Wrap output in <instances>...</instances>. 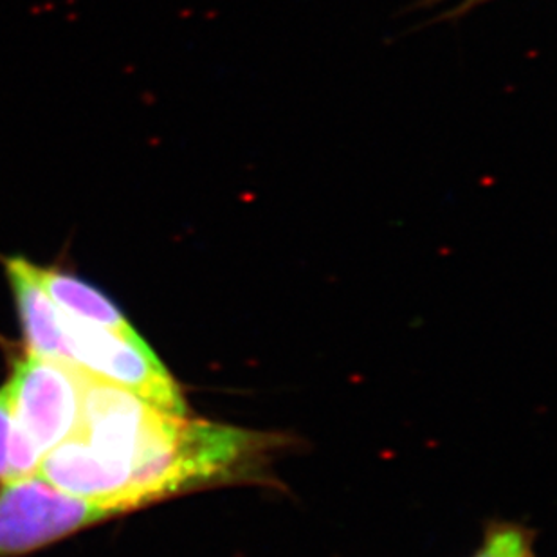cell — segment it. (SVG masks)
<instances>
[{
	"label": "cell",
	"mask_w": 557,
	"mask_h": 557,
	"mask_svg": "<svg viewBox=\"0 0 557 557\" xmlns=\"http://www.w3.org/2000/svg\"><path fill=\"white\" fill-rule=\"evenodd\" d=\"M74 435L116 479L128 512L243 480L273 446L269 435L172 413L84 370Z\"/></svg>",
	"instance_id": "obj_1"
},
{
	"label": "cell",
	"mask_w": 557,
	"mask_h": 557,
	"mask_svg": "<svg viewBox=\"0 0 557 557\" xmlns=\"http://www.w3.org/2000/svg\"><path fill=\"white\" fill-rule=\"evenodd\" d=\"M60 326L69 358L78 369L128 389L158 408L181 416L188 413L180 384L139 334L122 336L73 318L62 309Z\"/></svg>",
	"instance_id": "obj_2"
},
{
	"label": "cell",
	"mask_w": 557,
	"mask_h": 557,
	"mask_svg": "<svg viewBox=\"0 0 557 557\" xmlns=\"http://www.w3.org/2000/svg\"><path fill=\"white\" fill-rule=\"evenodd\" d=\"M122 516L111 505L76 498L42 476L2 482L0 557H22Z\"/></svg>",
	"instance_id": "obj_3"
},
{
	"label": "cell",
	"mask_w": 557,
	"mask_h": 557,
	"mask_svg": "<svg viewBox=\"0 0 557 557\" xmlns=\"http://www.w3.org/2000/svg\"><path fill=\"white\" fill-rule=\"evenodd\" d=\"M4 386L11 422L42 455L73 435L82 408V369L26 352L13 361Z\"/></svg>",
	"instance_id": "obj_4"
},
{
	"label": "cell",
	"mask_w": 557,
	"mask_h": 557,
	"mask_svg": "<svg viewBox=\"0 0 557 557\" xmlns=\"http://www.w3.org/2000/svg\"><path fill=\"white\" fill-rule=\"evenodd\" d=\"M4 265L21 315L26 352L54 363L74 364L65 348L60 309L40 284L37 265L22 257L5 258Z\"/></svg>",
	"instance_id": "obj_5"
},
{
	"label": "cell",
	"mask_w": 557,
	"mask_h": 557,
	"mask_svg": "<svg viewBox=\"0 0 557 557\" xmlns=\"http://www.w3.org/2000/svg\"><path fill=\"white\" fill-rule=\"evenodd\" d=\"M37 276L54 306L63 312L92 325L103 326L107 331L117 332L122 336H137L136 329L126 320L122 310L114 306L109 296L96 289L95 285L87 284L62 269L37 265Z\"/></svg>",
	"instance_id": "obj_6"
},
{
	"label": "cell",
	"mask_w": 557,
	"mask_h": 557,
	"mask_svg": "<svg viewBox=\"0 0 557 557\" xmlns=\"http://www.w3.org/2000/svg\"><path fill=\"white\" fill-rule=\"evenodd\" d=\"M473 557H532L531 534L516 525H498L487 532L484 545Z\"/></svg>",
	"instance_id": "obj_7"
},
{
	"label": "cell",
	"mask_w": 557,
	"mask_h": 557,
	"mask_svg": "<svg viewBox=\"0 0 557 557\" xmlns=\"http://www.w3.org/2000/svg\"><path fill=\"white\" fill-rule=\"evenodd\" d=\"M11 413L8 405L5 386L0 388V480L8 473V457H10Z\"/></svg>",
	"instance_id": "obj_8"
},
{
	"label": "cell",
	"mask_w": 557,
	"mask_h": 557,
	"mask_svg": "<svg viewBox=\"0 0 557 557\" xmlns=\"http://www.w3.org/2000/svg\"><path fill=\"white\" fill-rule=\"evenodd\" d=\"M484 2H487V0H460L453 11H455V13H462V11L474 8V5L484 4Z\"/></svg>",
	"instance_id": "obj_9"
}]
</instances>
